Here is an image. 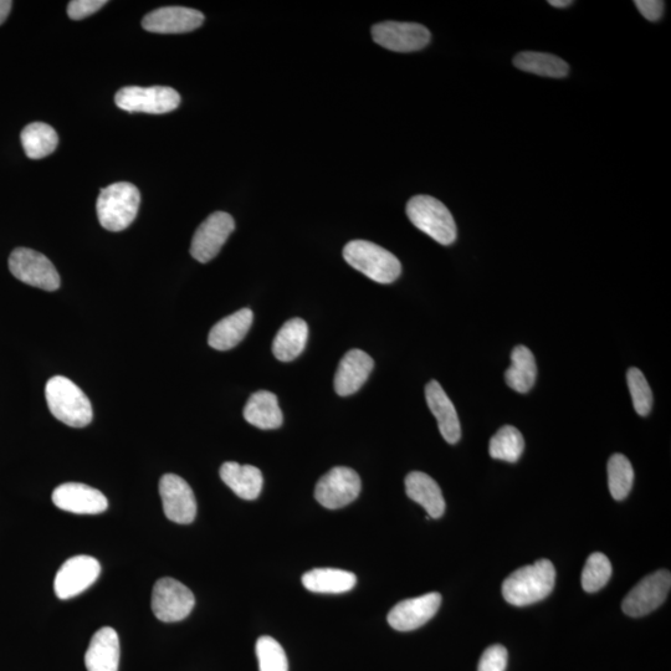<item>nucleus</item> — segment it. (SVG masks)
<instances>
[{
    "mask_svg": "<svg viewBox=\"0 0 671 671\" xmlns=\"http://www.w3.org/2000/svg\"><path fill=\"white\" fill-rule=\"evenodd\" d=\"M555 583V566L551 561L540 560L511 573L503 583V596L512 606H531L550 596Z\"/></svg>",
    "mask_w": 671,
    "mask_h": 671,
    "instance_id": "nucleus-1",
    "label": "nucleus"
},
{
    "mask_svg": "<svg viewBox=\"0 0 671 671\" xmlns=\"http://www.w3.org/2000/svg\"><path fill=\"white\" fill-rule=\"evenodd\" d=\"M45 398L50 413L69 427L84 428L94 418L90 399L69 378L55 376L49 379Z\"/></svg>",
    "mask_w": 671,
    "mask_h": 671,
    "instance_id": "nucleus-2",
    "label": "nucleus"
},
{
    "mask_svg": "<svg viewBox=\"0 0 671 671\" xmlns=\"http://www.w3.org/2000/svg\"><path fill=\"white\" fill-rule=\"evenodd\" d=\"M140 203L141 193L135 184L120 182L102 188L96 204L101 227L115 233L127 229L136 219Z\"/></svg>",
    "mask_w": 671,
    "mask_h": 671,
    "instance_id": "nucleus-3",
    "label": "nucleus"
},
{
    "mask_svg": "<svg viewBox=\"0 0 671 671\" xmlns=\"http://www.w3.org/2000/svg\"><path fill=\"white\" fill-rule=\"evenodd\" d=\"M343 258L353 269L378 284H392L402 273L401 261L396 256L366 240H353L346 244Z\"/></svg>",
    "mask_w": 671,
    "mask_h": 671,
    "instance_id": "nucleus-4",
    "label": "nucleus"
},
{
    "mask_svg": "<svg viewBox=\"0 0 671 671\" xmlns=\"http://www.w3.org/2000/svg\"><path fill=\"white\" fill-rule=\"evenodd\" d=\"M407 215L414 227L442 245L457 240V224L452 213L438 199L416 196L407 204Z\"/></svg>",
    "mask_w": 671,
    "mask_h": 671,
    "instance_id": "nucleus-5",
    "label": "nucleus"
},
{
    "mask_svg": "<svg viewBox=\"0 0 671 671\" xmlns=\"http://www.w3.org/2000/svg\"><path fill=\"white\" fill-rule=\"evenodd\" d=\"M115 102L117 107L127 112L163 115L178 109L181 96L167 86H128L117 92Z\"/></svg>",
    "mask_w": 671,
    "mask_h": 671,
    "instance_id": "nucleus-6",
    "label": "nucleus"
},
{
    "mask_svg": "<svg viewBox=\"0 0 671 671\" xmlns=\"http://www.w3.org/2000/svg\"><path fill=\"white\" fill-rule=\"evenodd\" d=\"M9 270L15 279L34 288L45 291L60 288V276L54 264L33 249H15L9 256Z\"/></svg>",
    "mask_w": 671,
    "mask_h": 671,
    "instance_id": "nucleus-7",
    "label": "nucleus"
},
{
    "mask_svg": "<svg viewBox=\"0 0 671 671\" xmlns=\"http://www.w3.org/2000/svg\"><path fill=\"white\" fill-rule=\"evenodd\" d=\"M196 598L191 589L174 578H161L152 592V611L161 622L174 623L186 619L193 611Z\"/></svg>",
    "mask_w": 671,
    "mask_h": 671,
    "instance_id": "nucleus-8",
    "label": "nucleus"
},
{
    "mask_svg": "<svg viewBox=\"0 0 671 671\" xmlns=\"http://www.w3.org/2000/svg\"><path fill=\"white\" fill-rule=\"evenodd\" d=\"M361 493V479L355 470L336 466L316 485L315 498L326 509L336 510L353 503Z\"/></svg>",
    "mask_w": 671,
    "mask_h": 671,
    "instance_id": "nucleus-9",
    "label": "nucleus"
},
{
    "mask_svg": "<svg viewBox=\"0 0 671 671\" xmlns=\"http://www.w3.org/2000/svg\"><path fill=\"white\" fill-rule=\"evenodd\" d=\"M671 588L669 571L652 573L635 586L627 594L622 603L623 612L629 617L638 618L647 616L662 606L667 599Z\"/></svg>",
    "mask_w": 671,
    "mask_h": 671,
    "instance_id": "nucleus-10",
    "label": "nucleus"
},
{
    "mask_svg": "<svg viewBox=\"0 0 671 671\" xmlns=\"http://www.w3.org/2000/svg\"><path fill=\"white\" fill-rule=\"evenodd\" d=\"M101 573L100 562L91 556H75L60 567L54 581V591L60 599L79 596L97 581Z\"/></svg>",
    "mask_w": 671,
    "mask_h": 671,
    "instance_id": "nucleus-11",
    "label": "nucleus"
},
{
    "mask_svg": "<svg viewBox=\"0 0 671 671\" xmlns=\"http://www.w3.org/2000/svg\"><path fill=\"white\" fill-rule=\"evenodd\" d=\"M234 229L232 215L224 212L210 214L194 233L191 245L193 258L202 264L209 263L219 254Z\"/></svg>",
    "mask_w": 671,
    "mask_h": 671,
    "instance_id": "nucleus-12",
    "label": "nucleus"
},
{
    "mask_svg": "<svg viewBox=\"0 0 671 671\" xmlns=\"http://www.w3.org/2000/svg\"><path fill=\"white\" fill-rule=\"evenodd\" d=\"M163 511L176 524H192L197 515V500L191 486L176 474L163 475L160 480Z\"/></svg>",
    "mask_w": 671,
    "mask_h": 671,
    "instance_id": "nucleus-13",
    "label": "nucleus"
},
{
    "mask_svg": "<svg viewBox=\"0 0 671 671\" xmlns=\"http://www.w3.org/2000/svg\"><path fill=\"white\" fill-rule=\"evenodd\" d=\"M372 38L384 49L412 53L429 44L430 32L422 24L384 22L372 28Z\"/></svg>",
    "mask_w": 671,
    "mask_h": 671,
    "instance_id": "nucleus-14",
    "label": "nucleus"
},
{
    "mask_svg": "<svg viewBox=\"0 0 671 671\" xmlns=\"http://www.w3.org/2000/svg\"><path fill=\"white\" fill-rule=\"evenodd\" d=\"M440 604L442 596L435 592L399 602L388 614L389 626L398 632L416 630L437 614Z\"/></svg>",
    "mask_w": 671,
    "mask_h": 671,
    "instance_id": "nucleus-15",
    "label": "nucleus"
},
{
    "mask_svg": "<svg viewBox=\"0 0 671 671\" xmlns=\"http://www.w3.org/2000/svg\"><path fill=\"white\" fill-rule=\"evenodd\" d=\"M53 503L60 510L78 515L102 514L109 501L101 491L80 483L61 484L54 490Z\"/></svg>",
    "mask_w": 671,
    "mask_h": 671,
    "instance_id": "nucleus-16",
    "label": "nucleus"
},
{
    "mask_svg": "<svg viewBox=\"0 0 671 671\" xmlns=\"http://www.w3.org/2000/svg\"><path fill=\"white\" fill-rule=\"evenodd\" d=\"M204 15L199 10L165 7L153 10L142 20L143 29L156 34H183L202 27Z\"/></svg>",
    "mask_w": 671,
    "mask_h": 671,
    "instance_id": "nucleus-17",
    "label": "nucleus"
},
{
    "mask_svg": "<svg viewBox=\"0 0 671 671\" xmlns=\"http://www.w3.org/2000/svg\"><path fill=\"white\" fill-rule=\"evenodd\" d=\"M375 367L372 357L361 350H351L343 356L335 375V391L348 397L360 391Z\"/></svg>",
    "mask_w": 671,
    "mask_h": 671,
    "instance_id": "nucleus-18",
    "label": "nucleus"
},
{
    "mask_svg": "<svg viewBox=\"0 0 671 671\" xmlns=\"http://www.w3.org/2000/svg\"><path fill=\"white\" fill-rule=\"evenodd\" d=\"M425 398H427L430 411L438 420V427L445 442L457 444L462 438V427H460L457 409L439 382L430 381L427 384Z\"/></svg>",
    "mask_w": 671,
    "mask_h": 671,
    "instance_id": "nucleus-19",
    "label": "nucleus"
},
{
    "mask_svg": "<svg viewBox=\"0 0 671 671\" xmlns=\"http://www.w3.org/2000/svg\"><path fill=\"white\" fill-rule=\"evenodd\" d=\"M120 639L115 629L101 628L85 654L87 671H119Z\"/></svg>",
    "mask_w": 671,
    "mask_h": 671,
    "instance_id": "nucleus-20",
    "label": "nucleus"
},
{
    "mask_svg": "<svg viewBox=\"0 0 671 671\" xmlns=\"http://www.w3.org/2000/svg\"><path fill=\"white\" fill-rule=\"evenodd\" d=\"M254 315L250 309H242L225 317L209 332V346L218 351L232 350L247 336L253 325Z\"/></svg>",
    "mask_w": 671,
    "mask_h": 671,
    "instance_id": "nucleus-21",
    "label": "nucleus"
},
{
    "mask_svg": "<svg viewBox=\"0 0 671 671\" xmlns=\"http://www.w3.org/2000/svg\"><path fill=\"white\" fill-rule=\"evenodd\" d=\"M406 493L408 498L416 501L428 512V520L439 519L445 512V500L442 489L437 481L428 474L413 471L406 478Z\"/></svg>",
    "mask_w": 671,
    "mask_h": 671,
    "instance_id": "nucleus-22",
    "label": "nucleus"
},
{
    "mask_svg": "<svg viewBox=\"0 0 671 671\" xmlns=\"http://www.w3.org/2000/svg\"><path fill=\"white\" fill-rule=\"evenodd\" d=\"M220 478L234 491V494L244 500L258 499L263 490V474L253 465L224 463L220 468Z\"/></svg>",
    "mask_w": 671,
    "mask_h": 671,
    "instance_id": "nucleus-23",
    "label": "nucleus"
},
{
    "mask_svg": "<svg viewBox=\"0 0 671 671\" xmlns=\"http://www.w3.org/2000/svg\"><path fill=\"white\" fill-rule=\"evenodd\" d=\"M244 419L259 429L280 428L284 417L279 407L278 397L268 391L254 393L245 404Z\"/></svg>",
    "mask_w": 671,
    "mask_h": 671,
    "instance_id": "nucleus-24",
    "label": "nucleus"
},
{
    "mask_svg": "<svg viewBox=\"0 0 671 671\" xmlns=\"http://www.w3.org/2000/svg\"><path fill=\"white\" fill-rule=\"evenodd\" d=\"M355 573L335 570V568H316L302 576V585L314 593L340 594L351 591L356 586Z\"/></svg>",
    "mask_w": 671,
    "mask_h": 671,
    "instance_id": "nucleus-25",
    "label": "nucleus"
},
{
    "mask_svg": "<svg viewBox=\"0 0 671 671\" xmlns=\"http://www.w3.org/2000/svg\"><path fill=\"white\" fill-rule=\"evenodd\" d=\"M307 338H309V327L304 320L296 317L285 322L273 342L274 356L281 362L294 361L304 352Z\"/></svg>",
    "mask_w": 671,
    "mask_h": 671,
    "instance_id": "nucleus-26",
    "label": "nucleus"
},
{
    "mask_svg": "<svg viewBox=\"0 0 671 671\" xmlns=\"http://www.w3.org/2000/svg\"><path fill=\"white\" fill-rule=\"evenodd\" d=\"M537 366L534 353L526 346H516L511 353V366L505 373L507 386L519 393H527L535 386Z\"/></svg>",
    "mask_w": 671,
    "mask_h": 671,
    "instance_id": "nucleus-27",
    "label": "nucleus"
},
{
    "mask_svg": "<svg viewBox=\"0 0 671 671\" xmlns=\"http://www.w3.org/2000/svg\"><path fill=\"white\" fill-rule=\"evenodd\" d=\"M514 65L525 73L544 76V78L562 79L568 75V64L556 55L525 51L515 56Z\"/></svg>",
    "mask_w": 671,
    "mask_h": 671,
    "instance_id": "nucleus-28",
    "label": "nucleus"
},
{
    "mask_svg": "<svg viewBox=\"0 0 671 671\" xmlns=\"http://www.w3.org/2000/svg\"><path fill=\"white\" fill-rule=\"evenodd\" d=\"M20 138H22L25 155L30 160H42L48 157L56 150L59 143L58 133L53 127L43 122H34L25 127Z\"/></svg>",
    "mask_w": 671,
    "mask_h": 671,
    "instance_id": "nucleus-29",
    "label": "nucleus"
},
{
    "mask_svg": "<svg viewBox=\"0 0 671 671\" xmlns=\"http://www.w3.org/2000/svg\"><path fill=\"white\" fill-rule=\"evenodd\" d=\"M525 449V440L519 429L505 425L490 440L489 453L493 459L516 463Z\"/></svg>",
    "mask_w": 671,
    "mask_h": 671,
    "instance_id": "nucleus-30",
    "label": "nucleus"
},
{
    "mask_svg": "<svg viewBox=\"0 0 671 671\" xmlns=\"http://www.w3.org/2000/svg\"><path fill=\"white\" fill-rule=\"evenodd\" d=\"M634 470L623 454H614L608 462V485L614 500H624L633 488Z\"/></svg>",
    "mask_w": 671,
    "mask_h": 671,
    "instance_id": "nucleus-31",
    "label": "nucleus"
},
{
    "mask_svg": "<svg viewBox=\"0 0 671 671\" xmlns=\"http://www.w3.org/2000/svg\"><path fill=\"white\" fill-rule=\"evenodd\" d=\"M612 565L606 555L601 552L592 553L588 557L582 572V587L587 593H596L611 580Z\"/></svg>",
    "mask_w": 671,
    "mask_h": 671,
    "instance_id": "nucleus-32",
    "label": "nucleus"
},
{
    "mask_svg": "<svg viewBox=\"0 0 671 671\" xmlns=\"http://www.w3.org/2000/svg\"><path fill=\"white\" fill-rule=\"evenodd\" d=\"M256 657L260 671H289L285 650L274 638L264 635L256 642Z\"/></svg>",
    "mask_w": 671,
    "mask_h": 671,
    "instance_id": "nucleus-33",
    "label": "nucleus"
},
{
    "mask_svg": "<svg viewBox=\"0 0 671 671\" xmlns=\"http://www.w3.org/2000/svg\"><path fill=\"white\" fill-rule=\"evenodd\" d=\"M627 381L635 412L640 417H647L653 407V393L647 378L638 368H630Z\"/></svg>",
    "mask_w": 671,
    "mask_h": 671,
    "instance_id": "nucleus-34",
    "label": "nucleus"
},
{
    "mask_svg": "<svg viewBox=\"0 0 671 671\" xmlns=\"http://www.w3.org/2000/svg\"><path fill=\"white\" fill-rule=\"evenodd\" d=\"M507 667V650L503 645H491L481 655L478 671H505Z\"/></svg>",
    "mask_w": 671,
    "mask_h": 671,
    "instance_id": "nucleus-35",
    "label": "nucleus"
},
{
    "mask_svg": "<svg viewBox=\"0 0 671 671\" xmlns=\"http://www.w3.org/2000/svg\"><path fill=\"white\" fill-rule=\"evenodd\" d=\"M106 4V0H73L68 5V15L73 20L85 19L99 12Z\"/></svg>",
    "mask_w": 671,
    "mask_h": 671,
    "instance_id": "nucleus-36",
    "label": "nucleus"
},
{
    "mask_svg": "<svg viewBox=\"0 0 671 671\" xmlns=\"http://www.w3.org/2000/svg\"><path fill=\"white\" fill-rule=\"evenodd\" d=\"M635 5L649 22H658L664 13L665 3L662 0H637Z\"/></svg>",
    "mask_w": 671,
    "mask_h": 671,
    "instance_id": "nucleus-37",
    "label": "nucleus"
},
{
    "mask_svg": "<svg viewBox=\"0 0 671 671\" xmlns=\"http://www.w3.org/2000/svg\"><path fill=\"white\" fill-rule=\"evenodd\" d=\"M13 2L10 0H0V25L7 20L10 10H12Z\"/></svg>",
    "mask_w": 671,
    "mask_h": 671,
    "instance_id": "nucleus-38",
    "label": "nucleus"
},
{
    "mask_svg": "<svg viewBox=\"0 0 671 671\" xmlns=\"http://www.w3.org/2000/svg\"><path fill=\"white\" fill-rule=\"evenodd\" d=\"M548 4L552 5V7L555 8H567L570 7V5L573 4L571 0H550Z\"/></svg>",
    "mask_w": 671,
    "mask_h": 671,
    "instance_id": "nucleus-39",
    "label": "nucleus"
}]
</instances>
